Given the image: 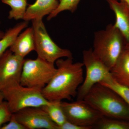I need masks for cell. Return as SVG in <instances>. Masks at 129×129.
Here are the masks:
<instances>
[{"mask_svg": "<svg viewBox=\"0 0 129 129\" xmlns=\"http://www.w3.org/2000/svg\"><path fill=\"white\" fill-rule=\"evenodd\" d=\"M32 21L35 51L37 53V57L54 64L60 58L72 57L70 51L61 48L51 39L42 19H35Z\"/></svg>", "mask_w": 129, "mask_h": 129, "instance_id": "obj_5", "label": "cell"}, {"mask_svg": "<svg viewBox=\"0 0 129 129\" xmlns=\"http://www.w3.org/2000/svg\"><path fill=\"white\" fill-rule=\"evenodd\" d=\"M24 60L9 49L0 56V91L16 83H20Z\"/></svg>", "mask_w": 129, "mask_h": 129, "instance_id": "obj_9", "label": "cell"}, {"mask_svg": "<svg viewBox=\"0 0 129 129\" xmlns=\"http://www.w3.org/2000/svg\"><path fill=\"white\" fill-rule=\"evenodd\" d=\"M119 1L123 2L127 5V7H128L129 9V0H119Z\"/></svg>", "mask_w": 129, "mask_h": 129, "instance_id": "obj_25", "label": "cell"}, {"mask_svg": "<svg viewBox=\"0 0 129 129\" xmlns=\"http://www.w3.org/2000/svg\"><path fill=\"white\" fill-rule=\"evenodd\" d=\"M13 114L25 129H58L57 125L41 108H28Z\"/></svg>", "mask_w": 129, "mask_h": 129, "instance_id": "obj_10", "label": "cell"}, {"mask_svg": "<svg viewBox=\"0 0 129 129\" xmlns=\"http://www.w3.org/2000/svg\"><path fill=\"white\" fill-rule=\"evenodd\" d=\"M126 41L114 24L95 33L93 53L111 70L124 51Z\"/></svg>", "mask_w": 129, "mask_h": 129, "instance_id": "obj_3", "label": "cell"}, {"mask_svg": "<svg viewBox=\"0 0 129 129\" xmlns=\"http://www.w3.org/2000/svg\"><path fill=\"white\" fill-rule=\"evenodd\" d=\"M58 0H36L27 8L23 20L29 22L35 19H42L49 15L58 6Z\"/></svg>", "mask_w": 129, "mask_h": 129, "instance_id": "obj_12", "label": "cell"}, {"mask_svg": "<svg viewBox=\"0 0 129 129\" xmlns=\"http://www.w3.org/2000/svg\"><path fill=\"white\" fill-rule=\"evenodd\" d=\"M108 86L118 93L127 103L129 109V88L117 83L112 77L99 83Z\"/></svg>", "mask_w": 129, "mask_h": 129, "instance_id": "obj_20", "label": "cell"}, {"mask_svg": "<svg viewBox=\"0 0 129 129\" xmlns=\"http://www.w3.org/2000/svg\"><path fill=\"white\" fill-rule=\"evenodd\" d=\"M28 22L19 23L5 32L4 36L0 39V56L12 45L19 34L27 27Z\"/></svg>", "mask_w": 129, "mask_h": 129, "instance_id": "obj_15", "label": "cell"}, {"mask_svg": "<svg viewBox=\"0 0 129 129\" xmlns=\"http://www.w3.org/2000/svg\"><path fill=\"white\" fill-rule=\"evenodd\" d=\"M0 24H1V22H0ZM5 32H3V31H2L0 29V39L2 38L5 35Z\"/></svg>", "mask_w": 129, "mask_h": 129, "instance_id": "obj_27", "label": "cell"}, {"mask_svg": "<svg viewBox=\"0 0 129 129\" xmlns=\"http://www.w3.org/2000/svg\"><path fill=\"white\" fill-rule=\"evenodd\" d=\"M8 123L7 124L3 125L0 129H25V127L17 120L13 113Z\"/></svg>", "mask_w": 129, "mask_h": 129, "instance_id": "obj_22", "label": "cell"}, {"mask_svg": "<svg viewBox=\"0 0 129 129\" xmlns=\"http://www.w3.org/2000/svg\"><path fill=\"white\" fill-rule=\"evenodd\" d=\"M58 129H88L86 127L79 126L67 121L61 126L58 127Z\"/></svg>", "mask_w": 129, "mask_h": 129, "instance_id": "obj_23", "label": "cell"}, {"mask_svg": "<svg viewBox=\"0 0 129 129\" xmlns=\"http://www.w3.org/2000/svg\"><path fill=\"white\" fill-rule=\"evenodd\" d=\"M54 63L37 57L25 59L20 79V84L27 87L42 89L52 78L56 72Z\"/></svg>", "mask_w": 129, "mask_h": 129, "instance_id": "obj_6", "label": "cell"}, {"mask_svg": "<svg viewBox=\"0 0 129 129\" xmlns=\"http://www.w3.org/2000/svg\"><path fill=\"white\" fill-rule=\"evenodd\" d=\"M86 102L105 117L129 120L128 105L111 88L98 83L84 98Z\"/></svg>", "mask_w": 129, "mask_h": 129, "instance_id": "obj_2", "label": "cell"}, {"mask_svg": "<svg viewBox=\"0 0 129 129\" xmlns=\"http://www.w3.org/2000/svg\"><path fill=\"white\" fill-rule=\"evenodd\" d=\"M4 97L1 91H0V103L2 102L4 100Z\"/></svg>", "mask_w": 129, "mask_h": 129, "instance_id": "obj_26", "label": "cell"}, {"mask_svg": "<svg viewBox=\"0 0 129 129\" xmlns=\"http://www.w3.org/2000/svg\"><path fill=\"white\" fill-rule=\"evenodd\" d=\"M81 0H60L56 9L48 15L47 20L54 18L62 12L69 11L73 12L77 9Z\"/></svg>", "mask_w": 129, "mask_h": 129, "instance_id": "obj_19", "label": "cell"}, {"mask_svg": "<svg viewBox=\"0 0 129 129\" xmlns=\"http://www.w3.org/2000/svg\"><path fill=\"white\" fill-rule=\"evenodd\" d=\"M57 70L49 83L42 89L48 101L70 100L77 95L78 89L84 80L83 63H74L73 58L58 60Z\"/></svg>", "mask_w": 129, "mask_h": 129, "instance_id": "obj_1", "label": "cell"}, {"mask_svg": "<svg viewBox=\"0 0 129 129\" xmlns=\"http://www.w3.org/2000/svg\"><path fill=\"white\" fill-rule=\"evenodd\" d=\"M83 62L86 75L77 92V100H83L95 85L112 77L111 71L93 53L92 49L83 52Z\"/></svg>", "mask_w": 129, "mask_h": 129, "instance_id": "obj_7", "label": "cell"}, {"mask_svg": "<svg viewBox=\"0 0 129 129\" xmlns=\"http://www.w3.org/2000/svg\"><path fill=\"white\" fill-rule=\"evenodd\" d=\"M124 51L129 54V43H125L124 46Z\"/></svg>", "mask_w": 129, "mask_h": 129, "instance_id": "obj_24", "label": "cell"}, {"mask_svg": "<svg viewBox=\"0 0 129 129\" xmlns=\"http://www.w3.org/2000/svg\"><path fill=\"white\" fill-rule=\"evenodd\" d=\"M9 49L15 55L24 58L31 52L35 51L34 37L32 27L27 28L19 34Z\"/></svg>", "mask_w": 129, "mask_h": 129, "instance_id": "obj_13", "label": "cell"}, {"mask_svg": "<svg viewBox=\"0 0 129 129\" xmlns=\"http://www.w3.org/2000/svg\"><path fill=\"white\" fill-rule=\"evenodd\" d=\"M115 16V27L122 34L126 41L129 43V9L123 2L118 0H106Z\"/></svg>", "mask_w": 129, "mask_h": 129, "instance_id": "obj_11", "label": "cell"}, {"mask_svg": "<svg viewBox=\"0 0 129 129\" xmlns=\"http://www.w3.org/2000/svg\"><path fill=\"white\" fill-rule=\"evenodd\" d=\"M94 128L129 129V120L103 117L95 126Z\"/></svg>", "mask_w": 129, "mask_h": 129, "instance_id": "obj_18", "label": "cell"}, {"mask_svg": "<svg viewBox=\"0 0 129 129\" xmlns=\"http://www.w3.org/2000/svg\"><path fill=\"white\" fill-rule=\"evenodd\" d=\"M61 101H51L50 104L41 107L51 120L57 125L58 128L67 121L61 104Z\"/></svg>", "mask_w": 129, "mask_h": 129, "instance_id": "obj_16", "label": "cell"}, {"mask_svg": "<svg viewBox=\"0 0 129 129\" xmlns=\"http://www.w3.org/2000/svg\"><path fill=\"white\" fill-rule=\"evenodd\" d=\"M61 104L67 121L88 129L94 128L103 117L84 99L72 102L62 101Z\"/></svg>", "mask_w": 129, "mask_h": 129, "instance_id": "obj_8", "label": "cell"}, {"mask_svg": "<svg viewBox=\"0 0 129 129\" xmlns=\"http://www.w3.org/2000/svg\"><path fill=\"white\" fill-rule=\"evenodd\" d=\"M4 4L8 5L11 9L8 13L9 19H23L27 9V0H2Z\"/></svg>", "mask_w": 129, "mask_h": 129, "instance_id": "obj_17", "label": "cell"}, {"mask_svg": "<svg viewBox=\"0 0 129 129\" xmlns=\"http://www.w3.org/2000/svg\"><path fill=\"white\" fill-rule=\"evenodd\" d=\"M111 73L117 83L129 88V54L124 51Z\"/></svg>", "mask_w": 129, "mask_h": 129, "instance_id": "obj_14", "label": "cell"}, {"mask_svg": "<svg viewBox=\"0 0 129 129\" xmlns=\"http://www.w3.org/2000/svg\"><path fill=\"white\" fill-rule=\"evenodd\" d=\"M6 101L0 103V128L6 123H8L12 115Z\"/></svg>", "mask_w": 129, "mask_h": 129, "instance_id": "obj_21", "label": "cell"}, {"mask_svg": "<svg viewBox=\"0 0 129 129\" xmlns=\"http://www.w3.org/2000/svg\"><path fill=\"white\" fill-rule=\"evenodd\" d=\"M1 92L12 113L28 108H41L50 103L43 95L41 89L24 86L20 83L14 84Z\"/></svg>", "mask_w": 129, "mask_h": 129, "instance_id": "obj_4", "label": "cell"}]
</instances>
